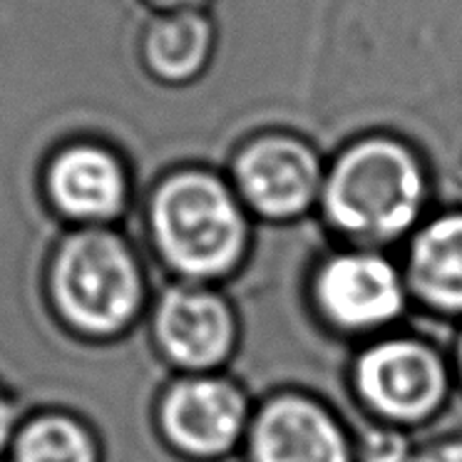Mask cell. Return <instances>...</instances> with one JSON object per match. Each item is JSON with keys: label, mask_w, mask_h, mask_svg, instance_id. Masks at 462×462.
<instances>
[{"label": "cell", "mask_w": 462, "mask_h": 462, "mask_svg": "<svg viewBox=\"0 0 462 462\" xmlns=\"http://www.w3.org/2000/svg\"><path fill=\"white\" fill-rule=\"evenodd\" d=\"M152 262L120 226H70L48 272L52 309L82 338H117L152 309Z\"/></svg>", "instance_id": "6da1fadb"}, {"label": "cell", "mask_w": 462, "mask_h": 462, "mask_svg": "<svg viewBox=\"0 0 462 462\" xmlns=\"http://www.w3.org/2000/svg\"><path fill=\"white\" fill-rule=\"evenodd\" d=\"M147 229L157 259L187 279H211L239 262L244 214L224 181L204 170H171L147 201Z\"/></svg>", "instance_id": "7a4b0ae2"}, {"label": "cell", "mask_w": 462, "mask_h": 462, "mask_svg": "<svg viewBox=\"0 0 462 462\" xmlns=\"http://www.w3.org/2000/svg\"><path fill=\"white\" fill-rule=\"evenodd\" d=\"M425 174L405 144L371 137L351 144L323 181L328 219L361 239H393L418 219Z\"/></svg>", "instance_id": "3957f363"}, {"label": "cell", "mask_w": 462, "mask_h": 462, "mask_svg": "<svg viewBox=\"0 0 462 462\" xmlns=\"http://www.w3.org/2000/svg\"><path fill=\"white\" fill-rule=\"evenodd\" d=\"M51 207L72 226H120L132 242L150 239L147 194L117 147L102 140H72L52 152L42 171Z\"/></svg>", "instance_id": "277c9868"}, {"label": "cell", "mask_w": 462, "mask_h": 462, "mask_svg": "<svg viewBox=\"0 0 462 462\" xmlns=\"http://www.w3.org/2000/svg\"><path fill=\"white\" fill-rule=\"evenodd\" d=\"M157 418L171 450L189 457H217L242 438L246 402L231 383L197 375L164 388Z\"/></svg>", "instance_id": "5b68a950"}, {"label": "cell", "mask_w": 462, "mask_h": 462, "mask_svg": "<svg viewBox=\"0 0 462 462\" xmlns=\"http://www.w3.org/2000/svg\"><path fill=\"white\" fill-rule=\"evenodd\" d=\"M363 401L385 418L420 420L440 405L445 371L440 358L418 341H383L363 353L356 365Z\"/></svg>", "instance_id": "8992f818"}, {"label": "cell", "mask_w": 462, "mask_h": 462, "mask_svg": "<svg viewBox=\"0 0 462 462\" xmlns=\"http://www.w3.org/2000/svg\"><path fill=\"white\" fill-rule=\"evenodd\" d=\"M154 343L167 365L204 371L226 358L234 321L217 293L187 283L162 289L150 309Z\"/></svg>", "instance_id": "52a82bcc"}, {"label": "cell", "mask_w": 462, "mask_h": 462, "mask_svg": "<svg viewBox=\"0 0 462 462\" xmlns=\"http://www.w3.org/2000/svg\"><path fill=\"white\" fill-rule=\"evenodd\" d=\"M234 180L249 207L286 219L309 209L321 189V164L301 140L272 134L246 144L234 164Z\"/></svg>", "instance_id": "ba28073f"}, {"label": "cell", "mask_w": 462, "mask_h": 462, "mask_svg": "<svg viewBox=\"0 0 462 462\" xmlns=\"http://www.w3.org/2000/svg\"><path fill=\"white\" fill-rule=\"evenodd\" d=\"M323 313L348 331H368L402 311L401 273L378 254H341L326 263L316 282Z\"/></svg>", "instance_id": "9c48e42d"}, {"label": "cell", "mask_w": 462, "mask_h": 462, "mask_svg": "<svg viewBox=\"0 0 462 462\" xmlns=\"http://www.w3.org/2000/svg\"><path fill=\"white\" fill-rule=\"evenodd\" d=\"M254 462H351L338 422L306 398L269 402L252 428Z\"/></svg>", "instance_id": "30bf717a"}, {"label": "cell", "mask_w": 462, "mask_h": 462, "mask_svg": "<svg viewBox=\"0 0 462 462\" xmlns=\"http://www.w3.org/2000/svg\"><path fill=\"white\" fill-rule=\"evenodd\" d=\"M214 52V25L197 8L152 15L140 41V58L152 80L180 90L207 70Z\"/></svg>", "instance_id": "8fae6325"}, {"label": "cell", "mask_w": 462, "mask_h": 462, "mask_svg": "<svg viewBox=\"0 0 462 462\" xmlns=\"http://www.w3.org/2000/svg\"><path fill=\"white\" fill-rule=\"evenodd\" d=\"M411 279L422 301L462 313V214L440 217L415 236Z\"/></svg>", "instance_id": "7c38bea8"}, {"label": "cell", "mask_w": 462, "mask_h": 462, "mask_svg": "<svg viewBox=\"0 0 462 462\" xmlns=\"http://www.w3.org/2000/svg\"><path fill=\"white\" fill-rule=\"evenodd\" d=\"M13 462H100L92 430L68 412H38L21 422L11 445Z\"/></svg>", "instance_id": "4fadbf2b"}, {"label": "cell", "mask_w": 462, "mask_h": 462, "mask_svg": "<svg viewBox=\"0 0 462 462\" xmlns=\"http://www.w3.org/2000/svg\"><path fill=\"white\" fill-rule=\"evenodd\" d=\"M405 445L408 442L391 430L373 432L368 442H363V457L365 462H408Z\"/></svg>", "instance_id": "5bb4252c"}, {"label": "cell", "mask_w": 462, "mask_h": 462, "mask_svg": "<svg viewBox=\"0 0 462 462\" xmlns=\"http://www.w3.org/2000/svg\"><path fill=\"white\" fill-rule=\"evenodd\" d=\"M25 418H28V412L0 388V460H5L11 455L13 438Z\"/></svg>", "instance_id": "9a60e30c"}, {"label": "cell", "mask_w": 462, "mask_h": 462, "mask_svg": "<svg viewBox=\"0 0 462 462\" xmlns=\"http://www.w3.org/2000/svg\"><path fill=\"white\" fill-rule=\"evenodd\" d=\"M408 462H462V440L432 445L428 450L418 452Z\"/></svg>", "instance_id": "2e32d148"}, {"label": "cell", "mask_w": 462, "mask_h": 462, "mask_svg": "<svg viewBox=\"0 0 462 462\" xmlns=\"http://www.w3.org/2000/svg\"><path fill=\"white\" fill-rule=\"evenodd\" d=\"M147 3L160 11H191V8H199L207 0H147Z\"/></svg>", "instance_id": "e0dca14e"}, {"label": "cell", "mask_w": 462, "mask_h": 462, "mask_svg": "<svg viewBox=\"0 0 462 462\" xmlns=\"http://www.w3.org/2000/svg\"><path fill=\"white\" fill-rule=\"evenodd\" d=\"M457 361H460V371H462V341L460 346H457Z\"/></svg>", "instance_id": "ac0fdd59"}]
</instances>
